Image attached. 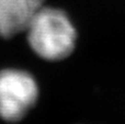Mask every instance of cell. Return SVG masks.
<instances>
[{
  "label": "cell",
  "mask_w": 125,
  "mask_h": 124,
  "mask_svg": "<svg viewBox=\"0 0 125 124\" xmlns=\"http://www.w3.org/2000/svg\"><path fill=\"white\" fill-rule=\"evenodd\" d=\"M44 0H0V35L10 37L25 31Z\"/></svg>",
  "instance_id": "cell-3"
},
{
  "label": "cell",
  "mask_w": 125,
  "mask_h": 124,
  "mask_svg": "<svg viewBox=\"0 0 125 124\" xmlns=\"http://www.w3.org/2000/svg\"><path fill=\"white\" fill-rule=\"evenodd\" d=\"M37 85L30 74L7 69L0 72V116L7 121H18L35 103Z\"/></svg>",
  "instance_id": "cell-2"
},
{
  "label": "cell",
  "mask_w": 125,
  "mask_h": 124,
  "mask_svg": "<svg viewBox=\"0 0 125 124\" xmlns=\"http://www.w3.org/2000/svg\"><path fill=\"white\" fill-rule=\"evenodd\" d=\"M25 31L32 50L48 61L65 58L75 47V29L66 13L58 9L42 7Z\"/></svg>",
  "instance_id": "cell-1"
}]
</instances>
